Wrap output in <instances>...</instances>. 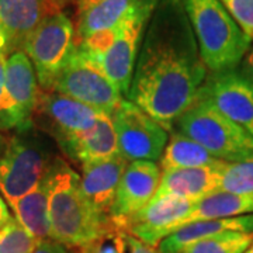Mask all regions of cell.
<instances>
[{
	"label": "cell",
	"instance_id": "22",
	"mask_svg": "<svg viewBox=\"0 0 253 253\" xmlns=\"http://www.w3.org/2000/svg\"><path fill=\"white\" fill-rule=\"evenodd\" d=\"M159 162V168L163 172L172 169L221 166L225 163V161L217 159L203 145L173 128L172 131H169V141L165 146Z\"/></svg>",
	"mask_w": 253,
	"mask_h": 253
},
{
	"label": "cell",
	"instance_id": "32",
	"mask_svg": "<svg viewBox=\"0 0 253 253\" xmlns=\"http://www.w3.org/2000/svg\"><path fill=\"white\" fill-rule=\"evenodd\" d=\"M238 69L244 73L245 76H246L249 81L252 82V84H253V44L251 45V48H249V51L246 52L244 61L241 62V65H239V68H238Z\"/></svg>",
	"mask_w": 253,
	"mask_h": 253
},
{
	"label": "cell",
	"instance_id": "24",
	"mask_svg": "<svg viewBox=\"0 0 253 253\" xmlns=\"http://www.w3.org/2000/svg\"><path fill=\"white\" fill-rule=\"evenodd\" d=\"M253 242V234L226 231L190 245L183 253H244Z\"/></svg>",
	"mask_w": 253,
	"mask_h": 253
},
{
	"label": "cell",
	"instance_id": "20",
	"mask_svg": "<svg viewBox=\"0 0 253 253\" xmlns=\"http://www.w3.org/2000/svg\"><path fill=\"white\" fill-rule=\"evenodd\" d=\"M135 3L136 0H78L76 38L81 42L114 30Z\"/></svg>",
	"mask_w": 253,
	"mask_h": 253
},
{
	"label": "cell",
	"instance_id": "1",
	"mask_svg": "<svg viewBox=\"0 0 253 253\" xmlns=\"http://www.w3.org/2000/svg\"><path fill=\"white\" fill-rule=\"evenodd\" d=\"M208 72L181 0H159L145 31L126 99L172 131L197 99Z\"/></svg>",
	"mask_w": 253,
	"mask_h": 253
},
{
	"label": "cell",
	"instance_id": "28",
	"mask_svg": "<svg viewBox=\"0 0 253 253\" xmlns=\"http://www.w3.org/2000/svg\"><path fill=\"white\" fill-rule=\"evenodd\" d=\"M84 249H87L89 253H124L126 252L124 231L116 229Z\"/></svg>",
	"mask_w": 253,
	"mask_h": 253
},
{
	"label": "cell",
	"instance_id": "3",
	"mask_svg": "<svg viewBox=\"0 0 253 253\" xmlns=\"http://www.w3.org/2000/svg\"><path fill=\"white\" fill-rule=\"evenodd\" d=\"M210 72L239 68L253 41L245 34L221 0H181Z\"/></svg>",
	"mask_w": 253,
	"mask_h": 253
},
{
	"label": "cell",
	"instance_id": "16",
	"mask_svg": "<svg viewBox=\"0 0 253 253\" xmlns=\"http://www.w3.org/2000/svg\"><path fill=\"white\" fill-rule=\"evenodd\" d=\"M65 156L81 166L120 154L116 129L110 116L103 114L91 129L56 142Z\"/></svg>",
	"mask_w": 253,
	"mask_h": 253
},
{
	"label": "cell",
	"instance_id": "30",
	"mask_svg": "<svg viewBox=\"0 0 253 253\" xmlns=\"http://www.w3.org/2000/svg\"><path fill=\"white\" fill-rule=\"evenodd\" d=\"M124 241H126V251L128 253H159L155 246L145 244L141 239L124 231Z\"/></svg>",
	"mask_w": 253,
	"mask_h": 253
},
{
	"label": "cell",
	"instance_id": "25",
	"mask_svg": "<svg viewBox=\"0 0 253 253\" xmlns=\"http://www.w3.org/2000/svg\"><path fill=\"white\" fill-rule=\"evenodd\" d=\"M219 190L253 196V161L226 162L221 170Z\"/></svg>",
	"mask_w": 253,
	"mask_h": 253
},
{
	"label": "cell",
	"instance_id": "6",
	"mask_svg": "<svg viewBox=\"0 0 253 253\" xmlns=\"http://www.w3.org/2000/svg\"><path fill=\"white\" fill-rule=\"evenodd\" d=\"M72 20L63 11L46 14L45 18L28 37L23 51L28 55L36 69L40 89L52 91L78 44Z\"/></svg>",
	"mask_w": 253,
	"mask_h": 253
},
{
	"label": "cell",
	"instance_id": "18",
	"mask_svg": "<svg viewBox=\"0 0 253 253\" xmlns=\"http://www.w3.org/2000/svg\"><path fill=\"white\" fill-rule=\"evenodd\" d=\"M225 163L221 166L163 170L155 199L163 196H179L197 201L206 197L219 190L221 170Z\"/></svg>",
	"mask_w": 253,
	"mask_h": 253
},
{
	"label": "cell",
	"instance_id": "8",
	"mask_svg": "<svg viewBox=\"0 0 253 253\" xmlns=\"http://www.w3.org/2000/svg\"><path fill=\"white\" fill-rule=\"evenodd\" d=\"M52 90L110 117L124 100L123 93L110 81L106 72L78 46L55 82Z\"/></svg>",
	"mask_w": 253,
	"mask_h": 253
},
{
	"label": "cell",
	"instance_id": "33",
	"mask_svg": "<svg viewBox=\"0 0 253 253\" xmlns=\"http://www.w3.org/2000/svg\"><path fill=\"white\" fill-rule=\"evenodd\" d=\"M10 219H11V214H10L9 208H7L6 200L0 196V231L7 225Z\"/></svg>",
	"mask_w": 253,
	"mask_h": 253
},
{
	"label": "cell",
	"instance_id": "15",
	"mask_svg": "<svg viewBox=\"0 0 253 253\" xmlns=\"http://www.w3.org/2000/svg\"><path fill=\"white\" fill-rule=\"evenodd\" d=\"M128 161L121 154L82 166L81 186L84 197L99 214L111 218L118 184Z\"/></svg>",
	"mask_w": 253,
	"mask_h": 253
},
{
	"label": "cell",
	"instance_id": "35",
	"mask_svg": "<svg viewBox=\"0 0 253 253\" xmlns=\"http://www.w3.org/2000/svg\"><path fill=\"white\" fill-rule=\"evenodd\" d=\"M6 48H7V40H6V33H4L3 23H1V20H0V51H3V52L6 54Z\"/></svg>",
	"mask_w": 253,
	"mask_h": 253
},
{
	"label": "cell",
	"instance_id": "17",
	"mask_svg": "<svg viewBox=\"0 0 253 253\" xmlns=\"http://www.w3.org/2000/svg\"><path fill=\"white\" fill-rule=\"evenodd\" d=\"M49 13L48 0H0V20L7 40V56L23 51L28 37Z\"/></svg>",
	"mask_w": 253,
	"mask_h": 253
},
{
	"label": "cell",
	"instance_id": "9",
	"mask_svg": "<svg viewBox=\"0 0 253 253\" xmlns=\"http://www.w3.org/2000/svg\"><path fill=\"white\" fill-rule=\"evenodd\" d=\"M111 121L116 129L120 154L128 162L161 159L169 141V131L151 114L124 99L113 113Z\"/></svg>",
	"mask_w": 253,
	"mask_h": 253
},
{
	"label": "cell",
	"instance_id": "4",
	"mask_svg": "<svg viewBox=\"0 0 253 253\" xmlns=\"http://www.w3.org/2000/svg\"><path fill=\"white\" fill-rule=\"evenodd\" d=\"M158 1L136 0L114 30L78 42V48L90 56L126 96L129 91L145 31Z\"/></svg>",
	"mask_w": 253,
	"mask_h": 253
},
{
	"label": "cell",
	"instance_id": "2",
	"mask_svg": "<svg viewBox=\"0 0 253 253\" xmlns=\"http://www.w3.org/2000/svg\"><path fill=\"white\" fill-rule=\"evenodd\" d=\"M49 190L51 239L69 248H89L103 236L120 229L99 214L84 197L81 176L61 158L51 161L45 172Z\"/></svg>",
	"mask_w": 253,
	"mask_h": 253
},
{
	"label": "cell",
	"instance_id": "23",
	"mask_svg": "<svg viewBox=\"0 0 253 253\" xmlns=\"http://www.w3.org/2000/svg\"><path fill=\"white\" fill-rule=\"evenodd\" d=\"M14 217L38 241L51 238L49 190L45 174L42 180L24 197L11 206Z\"/></svg>",
	"mask_w": 253,
	"mask_h": 253
},
{
	"label": "cell",
	"instance_id": "10",
	"mask_svg": "<svg viewBox=\"0 0 253 253\" xmlns=\"http://www.w3.org/2000/svg\"><path fill=\"white\" fill-rule=\"evenodd\" d=\"M199 96L253 136V84L238 68L208 72Z\"/></svg>",
	"mask_w": 253,
	"mask_h": 253
},
{
	"label": "cell",
	"instance_id": "19",
	"mask_svg": "<svg viewBox=\"0 0 253 253\" xmlns=\"http://www.w3.org/2000/svg\"><path fill=\"white\" fill-rule=\"evenodd\" d=\"M226 231H239L253 234V214L239 215V217L222 218V219H210L197 221L187 225H183L173 231L172 234L165 236L158 244L159 253H183L190 245L201 241L208 236L218 235Z\"/></svg>",
	"mask_w": 253,
	"mask_h": 253
},
{
	"label": "cell",
	"instance_id": "29",
	"mask_svg": "<svg viewBox=\"0 0 253 253\" xmlns=\"http://www.w3.org/2000/svg\"><path fill=\"white\" fill-rule=\"evenodd\" d=\"M6 59L7 55L3 51H0V129H11L10 126L9 114L4 104V96H3V89H4V72H6Z\"/></svg>",
	"mask_w": 253,
	"mask_h": 253
},
{
	"label": "cell",
	"instance_id": "11",
	"mask_svg": "<svg viewBox=\"0 0 253 253\" xmlns=\"http://www.w3.org/2000/svg\"><path fill=\"white\" fill-rule=\"evenodd\" d=\"M194 201L179 196H163L154 199L141 211L128 218L123 231L151 246H158L165 236L176 231L189 214Z\"/></svg>",
	"mask_w": 253,
	"mask_h": 253
},
{
	"label": "cell",
	"instance_id": "37",
	"mask_svg": "<svg viewBox=\"0 0 253 253\" xmlns=\"http://www.w3.org/2000/svg\"><path fill=\"white\" fill-rule=\"evenodd\" d=\"M244 253H253V242H252V245H251V246H249V248H248V249H246Z\"/></svg>",
	"mask_w": 253,
	"mask_h": 253
},
{
	"label": "cell",
	"instance_id": "36",
	"mask_svg": "<svg viewBox=\"0 0 253 253\" xmlns=\"http://www.w3.org/2000/svg\"><path fill=\"white\" fill-rule=\"evenodd\" d=\"M7 141H9V139H7L6 136H3L0 134V154L4 151V148H6V145H7Z\"/></svg>",
	"mask_w": 253,
	"mask_h": 253
},
{
	"label": "cell",
	"instance_id": "12",
	"mask_svg": "<svg viewBox=\"0 0 253 253\" xmlns=\"http://www.w3.org/2000/svg\"><path fill=\"white\" fill-rule=\"evenodd\" d=\"M36 69L24 51H16L6 59L4 72V100L18 123V132L33 126V117L40 101Z\"/></svg>",
	"mask_w": 253,
	"mask_h": 253
},
{
	"label": "cell",
	"instance_id": "5",
	"mask_svg": "<svg viewBox=\"0 0 253 253\" xmlns=\"http://www.w3.org/2000/svg\"><path fill=\"white\" fill-rule=\"evenodd\" d=\"M173 128L203 145L219 161H253V136L200 96Z\"/></svg>",
	"mask_w": 253,
	"mask_h": 253
},
{
	"label": "cell",
	"instance_id": "7",
	"mask_svg": "<svg viewBox=\"0 0 253 253\" xmlns=\"http://www.w3.org/2000/svg\"><path fill=\"white\" fill-rule=\"evenodd\" d=\"M51 161L45 142L30 129L10 138L0 154V193L10 207L42 180Z\"/></svg>",
	"mask_w": 253,
	"mask_h": 253
},
{
	"label": "cell",
	"instance_id": "38",
	"mask_svg": "<svg viewBox=\"0 0 253 253\" xmlns=\"http://www.w3.org/2000/svg\"><path fill=\"white\" fill-rule=\"evenodd\" d=\"M81 253H89V251H87V249H82Z\"/></svg>",
	"mask_w": 253,
	"mask_h": 253
},
{
	"label": "cell",
	"instance_id": "13",
	"mask_svg": "<svg viewBox=\"0 0 253 253\" xmlns=\"http://www.w3.org/2000/svg\"><path fill=\"white\" fill-rule=\"evenodd\" d=\"M162 170L152 161H134L128 163L118 184L117 194L111 208V219L121 229L131 218L155 199Z\"/></svg>",
	"mask_w": 253,
	"mask_h": 253
},
{
	"label": "cell",
	"instance_id": "34",
	"mask_svg": "<svg viewBox=\"0 0 253 253\" xmlns=\"http://www.w3.org/2000/svg\"><path fill=\"white\" fill-rule=\"evenodd\" d=\"M49 1V11H62L63 7H66L68 4H71L73 0H48Z\"/></svg>",
	"mask_w": 253,
	"mask_h": 253
},
{
	"label": "cell",
	"instance_id": "31",
	"mask_svg": "<svg viewBox=\"0 0 253 253\" xmlns=\"http://www.w3.org/2000/svg\"><path fill=\"white\" fill-rule=\"evenodd\" d=\"M33 253H71V251H69V246L48 238V239L38 241Z\"/></svg>",
	"mask_w": 253,
	"mask_h": 253
},
{
	"label": "cell",
	"instance_id": "27",
	"mask_svg": "<svg viewBox=\"0 0 253 253\" xmlns=\"http://www.w3.org/2000/svg\"><path fill=\"white\" fill-rule=\"evenodd\" d=\"M221 3L253 41V0H221Z\"/></svg>",
	"mask_w": 253,
	"mask_h": 253
},
{
	"label": "cell",
	"instance_id": "14",
	"mask_svg": "<svg viewBox=\"0 0 253 253\" xmlns=\"http://www.w3.org/2000/svg\"><path fill=\"white\" fill-rule=\"evenodd\" d=\"M37 111L45 117L56 142L89 131L103 116L97 110L54 90L40 96Z\"/></svg>",
	"mask_w": 253,
	"mask_h": 253
},
{
	"label": "cell",
	"instance_id": "21",
	"mask_svg": "<svg viewBox=\"0 0 253 253\" xmlns=\"http://www.w3.org/2000/svg\"><path fill=\"white\" fill-rule=\"evenodd\" d=\"M253 214V196L234 194L217 190L203 199L194 201L189 214L180 222L179 228L197 221L222 219Z\"/></svg>",
	"mask_w": 253,
	"mask_h": 253
},
{
	"label": "cell",
	"instance_id": "26",
	"mask_svg": "<svg viewBox=\"0 0 253 253\" xmlns=\"http://www.w3.org/2000/svg\"><path fill=\"white\" fill-rule=\"evenodd\" d=\"M38 239L11 217L7 225L0 231V253H33Z\"/></svg>",
	"mask_w": 253,
	"mask_h": 253
}]
</instances>
